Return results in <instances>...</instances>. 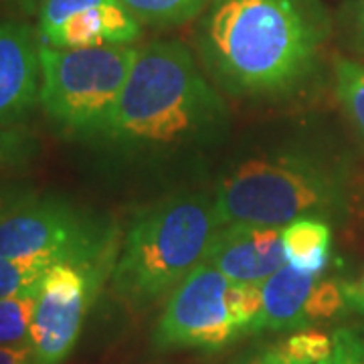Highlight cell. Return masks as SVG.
Instances as JSON below:
<instances>
[{"label":"cell","mask_w":364,"mask_h":364,"mask_svg":"<svg viewBox=\"0 0 364 364\" xmlns=\"http://www.w3.org/2000/svg\"><path fill=\"white\" fill-rule=\"evenodd\" d=\"M328 37L322 0H208L198 49L227 93L279 100L312 77Z\"/></svg>","instance_id":"6da1fadb"},{"label":"cell","mask_w":364,"mask_h":364,"mask_svg":"<svg viewBox=\"0 0 364 364\" xmlns=\"http://www.w3.org/2000/svg\"><path fill=\"white\" fill-rule=\"evenodd\" d=\"M229 126L221 93L176 41L138 47L100 140L124 154H174L217 142Z\"/></svg>","instance_id":"7a4b0ae2"},{"label":"cell","mask_w":364,"mask_h":364,"mask_svg":"<svg viewBox=\"0 0 364 364\" xmlns=\"http://www.w3.org/2000/svg\"><path fill=\"white\" fill-rule=\"evenodd\" d=\"M215 198L178 193L144 207L132 219L109 284L132 308L152 306L181 284L200 261L219 229Z\"/></svg>","instance_id":"3957f363"},{"label":"cell","mask_w":364,"mask_h":364,"mask_svg":"<svg viewBox=\"0 0 364 364\" xmlns=\"http://www.w3.org/2000/svg\"><path fill=\"white\" fill-rule=\"evenodd\" d=\"M342 178L322 158L277 150L237 160L215 191L219 225L253 223L286 227L287 223L326 219L342 208Z\"/></svg>","instance_id":"277c9868"},{"label":"cell","mask_w":364,"mask_h":364,"mask_svg":"<svg viewBox=\"0 0 364 364\" xmlns=\"http://www.w3.org/2000/svg\"><path fill=\"white\" fill-rule=\"evenodd\" d=\"M136 57V45L55 49L41 43L39 104L69 136L100 140Z\"/></svg>","instance_id":"5b68a950"},{"label":"cell","mask_w":364,"mask_h":364,"mask_svg":"<svg viewBox=\"0 0 364 364\" xmlns=\"http://www.w3.org/2000/svg\"><path fill=\"white\" fill-rule=\"evenodd\" d=\"M122 237L116 223L63 196L33 195L0 223V255L73 263L109 279Z\"/></svg>","instance_id":"8992f818"},{"label":"cell","mask_w":364,"mask_h":364,"mask_svg":"<svg viewBox=\"0 0 364 364\" xmlns=\"http://www.w3.org/2000/svg\"><path fill=\"white\" fill-rule=\"evenodd\" d=\"M261 286L235 284L213 263L200 261L170 291L152 344L158 350L217 352L253 334Z\"/></svg>","instance_id":"52a82bcc"},{"label":"cell","mask_w":364,"mask_h":364,"mask_svg":"<svg viewBox=\"0 0 364 364\" xmlns=\"http://www.w3.org/2000/svg\"><path fill=\"white\" fill-rule=\"evenodd\" d=\"M107 282L73 263L49 267L37 289L31 324V346L39 364H63L71 356L91 304Z\"/></svg>","instance_id":"ba28073f"},{"label":"cell","mask_w":364,"mask_h":364,"mask_svg":"<svg viewBox=\"0 0 364 364\" xmlns=\"http://www.w3.org/2000/svg\"><path fill=\"white\" fill-rule=\"evenodd\" d=\"M39 41L55 49L134 45L142 23L119 0H43Z\"/></svg>","instance_id":"9c48e42d"},{"label":"cell","mask_w":364,"mask_h":364,"mask_svg":"<svg viewBox=\"0 0 364 364\" xmlns=\"http://www.w3.org/2000/svg\"><path fill=\"white\" fill-rule=\"evenodd\" d=\"M205 261L235 284L261 286L269 275L287 265L284 227L253 223L221 225L208 243Z\"/></svg>","instance_id":"30bf717a"},{"label":"cell","mask_w":364,"mask_h":364,"mask_svg":"<svg viewBox=\"0 0 364 364\" xmlns=\"http://www.w3.org/2000/svg\"><path fill=\"white\" fill-rule=\"evenodd\" d=\"M39 33L25 23L0 21V124L23 122L39 104Z\"/></svg>","instance_id":"8fae6325"},{"label":"cell","mask_w":364,"mask_h":364,"mask_svg":"<svg viewBox=\"0 0 364 364\" xmlns=\"http://www.w3.org/2000/svg\"><path fill=\"white\" fill-rule=\"evenodd\" d=\"M320 277L322 275H310L291 265H284L269 275L261 284V310L253 334L310 328L308 308Z\"/></svg>","instance_id":"7c38bea8"},{"label":"cell","mask_w":364,"mask_h":364,"mask_svg":"<svg viewBox=\"0 0 364 364\" xmlns=\"http://www.w3.org/2000/svg\"><path fill=\"white\" fill-rule=\"evenodd\" d=\"M332 249V229L326 219L304 217L284 227V251L287 265L310 275H322Z\"/></svg>","instance_id":"4fadbf2b"},{"label":"cell","mask_w":364,"mask_h":364,"mask_svg":"<svg viewBox=\"0 0 364 364\" xmlns=\"http://www.w3.org/2000/svg\"><path fill=\"white\" fill-rule=\"evenodd\" d=\"M142 26L170 28L205 13L208 0H119Z\"/></svg>","instance_id":"5bb4252c"},{"label":"cell","mask_w":364,"mask_h":364,"mask_svg":"<svg viewBox=\"0 0 364 364\" xmlns=\"http://www.w3.org/2000/svg\"><path fill=\"white\" fill-rule=\"evenodd\" d=\"M37 289L0 299V346L31 344V324L35 316Z\"/></svg>","instance_id":"9a60e30c"},{"label":"cell","mask_w":364,"mask_h":364,"mask_svg":"<svg viewBox=\"0 0 364 364\" xmlns=\"http://www.w3.org/2000/svg\"><path fill=\"white\" fill-rule=\"evenodd\" d=\"M39 150V138L25 122L0 124V174L26 168Z\"/></svg>","instance_id":"2e32d148"},{"label":"cell","mask_w":364,"mask_h":364,"mask_svg":"<svg viewBox=\"0 0 364 364\" xmlns=\"http://www.w3.org/2000/svg\"><path fill=\"white\" fill-rule=\"evenodd\" d=\"M334 79L340 104L364 136V63L338 59L334 65Z\"/></svg>","instance_id":"e0dca14e"},{"label":"cell","mask_w":364,"mask_h":364,"mask_svg":"<svg viewBox=\"0 0 364 364\" xmlns=\"http://www.w3.org/2000/svg\"><path fill=\"white\" fill-rule=\"evenodd\" d=\"M49 263L35 259H13L0 255V299L35 291L49 272Z\"/></svg>","instance_id":"ac0fdd59"},{"label":"cell","mask_w":364,"mask_h":364,"mask_svg":"<svg viewBox=\"0 0 364 364\" xmlns=\"http://www.w3.org/2000/svg\"><path fill=\"white\" fill-rule=\"evenodd\" d=\"M344 310H348L346 296H344V282L334 279V277H320L314 287L310 308H308L310 326L332 320Z\"/></svg>","instance_id":"d6986e66"},{"label":"cell","mask_w":364,"mask_h":364,"mask_svg":"<svg viewBox=\"0 0 364 364\" xmlns=\"http://www.w3.org/2000/svg\"><path fill=\"white\" fill-rule=\"evenodd\" d=\"M282 346L301 363L318 364L332 352V336L318 330L304 328L289 334L286 340H282Z\"/></svg>","instance_id":"ffe728a7"},{"label":"cell","mask_w":364,"mask_h":364,"mask_svg":"<svg viewBox=\"0 0 364 364\" xmlns=\"http://www.w3.org/2000/svg\"><path fill=\"white\" fill-rule=\"evenodd\" d=\"M318 364H364V326L334 330L332 352Z\"/></svg>","instance_id":"44dd1931"},{"label":"cell","mask_w":364,"mask_h":364,"mask_svg":"<svg viewBox=\"0 0 364 364\" xmlns=\"http://www.w3.org/2000/svg\"><path fill=\"white\" fill-rule=\"evenodd\" d=\"M231 364H306L294 358L289 352L282 346V342L269 344V346H259L255 350H249L247 354L239 356Z\"/></svg>","instance_id":"7402d4cb"},{"label":"cell","mask_w":364,"mask_h":364,"mask_svg":"<svg viewBox=\"0 0 364 364\" xmlns=\"http://www.w3.org/2000/svg\"><path fill=\"white\" fill-rule=\"evenodd\" d=\"M33 195H37V193L28 184L14 181H0V223Z\"/></svg>","instance_id":"603a6c76"},{"label":"cell","mask_w":364,"mask_h":364,"mask_svg":"<svg viewBox=\"0 0 364 364\" xmlns=\"http://www.w3.org/2000/svg\"><path fill=\"white\" fill-rule=\"evenodd\" d=\"M0 364H39L31 344L26 346H0Z\"/></svg>","instance_id":"cb8c5ba5"},{"label":"cell","mask_w":364,"mask_h":364,"mask_svg":"<svg viewBox=\"0 0 364 364\" xmlns=\"http://www.w3.org/2000/svg\"><path fill=\"white\" fill-rule=\"evenodd\" d=\"M344 296L348 310L364 314V275L358 282H344Z\"/></svg>","instance_id":"d4e9b609"},{"label":"cell","mask_w":364,"mask_h":364,"mask_svg":"<svg viewBox=\"0 0 364 364\" xmlns=\"http://www.w3.org/2000/svg\"><path fill=\"white\" fill-rule=\"evenodd\" d=\"M41 2L43 0H0V4H4L6 9H11L18 14H25V16L39 14Z\"/></svg>","instance_id":"484cf974"},{"label":"cell","mask_w":364,"mask_h":364,"mask_svg":"<svg viewBox=\"0 0 364 364\" xmlns=\"http://www.w3.org/2000/svg\"><path fill=\"white\" fill-rule=\"evenodd\" d=\"M356 25L364 41V0H358V6H356Z\"/></svg>","instance_id":"4316f807"}]
</instances>
